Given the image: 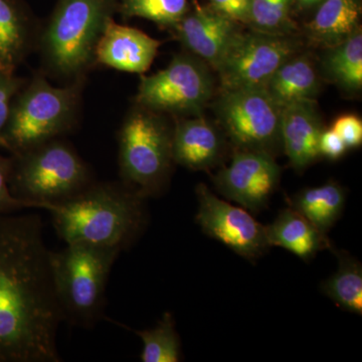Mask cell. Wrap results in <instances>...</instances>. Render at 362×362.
Segmentation results:
<instances>
[{"mask_svg": "<svg viewBox=\"0 0 362 362\" xmlns=\"http://www.w3.org/2000/svg\"><path fill=\"white\" fill-rule=\"evenodd\" d=\"M187 0H119L118 11L126 18H141L175 28L187 13Z\"/></svg>", "mask_w": 362, "mask_h": 362, "instance_id": "d4e9b609", "label": "cell"}, {"mask_svg": "<svg viewBox=\"0 0 362 362\" xmlns=\"http://www.w3.org/2000/svg\"><path fill=\"white\" fill-rule=\"evenodd\" d=\"M347 148L340 136L333 129L323 130L319 141V150L321 156L337 160L344 156Z\"/></svg>", "mask_w": 362, "mask_h": 362, "instance_id": "f546056e", "label": "cell"}, {"mask_svg": "<svg viewBox=\"0 0 362 362\" xmlns=\"http://www.w3.org/2000/svg\"><path fill=\"white\" fill-rule=\"evenodd\" d=\"M142 340V362H178L181 361V343L175 318L169 312L150 329L135 331Z\"/></svg>", "mask_w": 362, "mask_h": 362, "instance_id": "603a6c76", "label": "cell"}, {"mask_svg": "<svg viewBox=\"0 0 362 362\" xmlns=\"http://www.w3.org/2000/svg\"><path fill=\"white\" fill-rule=\"evenodd\" d=\"M249 21L259 32L278 35L288 28L295 0H249Z\"/></svg>", "mask_w": 362, "mask_h": 362, "instance_id": "484cf974", "label": "cell"}, {"mask_svg": "<svg viewBox=\"0 0 362 362\" xmlns=\"http://www.w3.org/2000/svg\"><path fill=\"white\" fill-rule=\"evenodd\" d=\"M221 149L220 135L204 118L176 120L173 134L175 163L194 170L207 169L218 160Z\"/></svg>", "mask_w": 362, "mask_h": 362, "instance_id": "e0dca14e", "label": "cell"}, {"mask_svg": "<svg viewBox=\"0 0 362 362\" xmlns=\"http://www.w3.org/2000/svg\"><path fill=\"white\" fill-rule=\"evenodd\" d=\"M326 70L349 89L362 86V33L361 28L335 45L326 58Z\"/></svg>", "mask_w": 362, "mask_h": 362, "instance_id": "cb8c5ba5", "label": "cell"}, {"mask_svg": "<svg viewBox=\"0 0 362 362\" xmlns=\"http://www.w3.org/2000/svg\"><path fill=\"white\" fill-rule=\"evenodd\" d=\"M281 168L272 154L259 150L240 149L230 165L214 178L216 190L228 201L258 213L268 206L277 189Z\"/></svg>", "mask_w": 362, "mask_h": 362, "instance_id": "7c38bea8", "label": "cell"}, {"mask_svg": "<svg viewBox=\"0 0 362 362\" xmlns=\"http://www.w3.org/2000/svg\"><path fill=\"white\" fill-rule=\"evenodd\" d=\"M322 132L312 100L289 105L281 110V143L295 169L302 170L321 156L319 141Z\"/></svg>", "mask_w": 362, "mask_h": 362, "instance_id": "2e32d148", "label": "cell"}, {"mask_svg": "<svg viewBox=\"0 0 362 362\" xmlns=\"http://www.w3.org/2000/svg\"><path fill=\"white\" fill-rule=\"evenodd\" d=\"M26 78L16 74H8L0 70V148L4 147V134L11 114L14 97L21 89Z\"/></svg>", "mask_w": 362, "mask_h": 362, "instance_id": "4316f807", "label": "cell"}, {"mask_svg": "<svg viewBox=\"0 0 362 362\" xmlns=\"http://www.w3.org/2000/svg\"><path fill=\"white\" fill-rule=\"evenodd\" d=\"M338 259L337 271L321 284V290L344 311L362 314V266L349 252L332 250Z\"/></svg>", "mask_w": 362, "mask_h": 362, "instance_id": "7402d4cb", "label": "cell"}, {"mask_svg": "<svg viewBox=\"0 0 362 362\" xmlns=\"http://www.w3.org/2000/svg\"><path fill=\"white\" fill-rule=\"evenodd\" d=\"M162 115L134 104L118 133L121 181L145 199L164 189L175 162L173 129Z\"/></svg>", "mask_w": 362, "mask_h": 362, "instance_id": "52a82bcc", "label": "cell"}, {"mask_svg": "<svg viewBox=\"0 0 362 362\" xmlns=\"http://www.w3.org/2000/svg\"><path fill=\"white\" fill-rule=\"evenodd\" d=\"M146 199L122 181L94 182L49 209L66 244L83 243L125 251L147 223Z\"/></svg>", "mask_w": 362, "mask_h": 362, "instance_id": "7a4b0ae2", "label": "cell"}, {"mask_svg": "<svg viewBox=\"0 0 362 362\" xmlns=\"http://www.w3.org/2000/svg\"><path fill=\"white\" fill-rule=\"evenodd\" d=\"M263 87L282 110L289 105L313 100L318 80L308 59L291 57L279 66Z\"/></svg>", "mask_w": 362, "mask_h": 362, "instance_id": "d6986e66", "label": "cell"}, {"mask_svg": "<svg viewBox=\"0 0 362 362\" xmlns=\"http://www.w3.org/2000/svg\"><path fill=\"white\" fill-rule=\"evenodd\" d=\"M295 49V42L280 35L237 30L216 70L225 90L263 87Z\"/></svg>", "mask_w": 362, "mask_h": 362, "instance_id": "9c48e42d", "label": "cell"}, {"mask_svg": "<svg viewBox=\"0 0 362 362\" xmlns=\"http://www.w3.org/2000/svg\"><path fill=\"white\" fill-rule=\"evenodd\" d=\"M119 0H58L40 25L37 51L40 71L62 85L87 80L96 66L95 52Z\"/></svg>", "mask_w": 362, "mask_h": 362, "instance_id": "3957f363", "label": "cell"}, {"mask_svg": "<svg viewBox=\"0 0 362 362\" xmlns=\"http://www.w3.org/2000/svg\"><path fill=\"white\" fill-rule=\"evenodd\" d=\"M345 199L346 194L341 185L329 181L320 187L305 188L298 192L290 202V206L321 233L327 235L341 216Z\"/></svg>", "mask_w": 362, "mask_h": 362, "instance_id": "ffe728a7", "label": "cell"}, {"mask_svg": "<svg viewBox=\"0 0 362 362\" xmlns=\"http://www.w3.org/2000/svg\"><path fill=\"white\" fill-rule=\"evenodd\" d=\"M40 25L23 0H0V70L16 74L37 51Z\"/></svg>", "mask_w": 362, "mask_h": 362, "instance_id": "5bb4252c", "label": "cell"}, {"mask_svg": "<svg viewBox=\"0 0 362 362\" xmlns=\"http://www.w3.org/2000/svg\"><path fill=\"white\" fill-rule=\"evenodd\" d=\"M195 192L199 202L197 223L209 237L250 261L259 258L270 247L266 226L246 209L220 199L202 183L197 185Z\"/></svg>", "mask_w": 362, "mask_h": 362, "instance_id": "8fae6325", "label": "cell"}, {"mask_svg": "<svg viewBox=\"0 0 362 362\" xmlns=\"http://www.w3.org/2000/svg\"><path fill=\"white\" fill-rule=\"evenodd\" d=\"M214 11H218L233 21H239V14L233 0H211Z\"/></svg>", "mask_w": 362, "mask_h": 362, "instance_id": "4dcf8cb0", "label": "cell"}, {"mask_svg": "<svg viewBox=\"0 0 362 362\" xmlns=\"http://www.w3.org/2000/svg\"><path fill=\"white\" fill-rule=\"evenodd\" d=\"M52 252L54 291L64 321L92 328L104 316L112 267L121 251L74 243Z\"/></svg>", "mask_w": 362, "mask_h": 362, "instance_id": "8992f818", "label": "cell"}, {"mask_svg": "<svg viewBox=\"0 0 362 362\" xmlns=\"http://www.w3.org/2000/svg\"><path fill=\"white\" fill-rule=\"evenodd\" d=\"M218 111L226 134L240 149L271 154L281 142V109L264 87L225 90Z\"/></svg>", "mask_w": 362, "mask_h": 362, "instance_id": "30bf717a", "label": "cell"}, {"mask_svg": "<svg viewBox=\"0 0 362 362\" xmlns=\"http://www.w3.org/2000/svg\"><path fill=\"white\" fill-rule=\"evenodd\" d=\"M298 4L302 7H310L321 4L323 0H297Z\"/></svg>", "mask_w": 362, "mask_h": 362, "instance_id": "d6a6232c", "label": "cell"}, {"mask_svg": "<svg viewBox=\"0 0 362 362\" xmlns=\"http://www.w3.org/2000/svg\"><path fill=\"white\" fill-rule=\"evenodd\" d=\"M233 1L239 14V21H249V0H233Z\"/></svg>", "mask_w": 362, "mask_h": 362, "instance_id": "1f68e13d", "label": "cell"}, {"mask_svg": "<svg viewBox=\"0 0 362 362\" xmlns=\"http://www.w3.org/2000/svg\"><path fill=\"white\" fill-rule=\"evenodd\" d=\"M213 84L202 62L177 54L163 70L141 76L135 104L158 113H199L211 96Z\"/></svg>", "mask_w": 362, "mask_h": 362, "instance_id": "ba28073f", "label": "cell"}, {"mask_svg": "<svg viewBox=\"0 0 362 362\" xmlns=\"http://www.w3.org/2000/svg\"><path fill=\"white\" fill-rule=\"evenodd\" d=\"M86 82L54 86L35 71L14 97L2 148L16 156L71 132L78 123Z\"/></svg>", "mask_w": 362, "mask_h": 362, "instance_id": "277c9868", "label": "cell"}, {"mask_svg": "<svg viewBox=\"0 0 362 362\" xmlns=\"http://www.w3.org/2000/svg\"><path fill=\"white\" fill-rule=\"evenodd\" d=\"M11 156H0V216L13 214L25 209H33L28 202L14 197L9 188Z\"/></svg>", "mask_w": 362, "mask_h": 362, "instance_id": "83f0119b", "label": "cell"}, {"mask_svg": "<svg viewBox=\"0 0 362 362\" xmlns=\"http://www.w3.org/2000/svg\"><path fill=\"white\" fill-rule=\"evenodd\" d=\"M160 45L142 30L111 18L97 45L96 65L143 75L153 63Z\"/></svg>", "mask_w": 362, "mask_h": 362, "instance_id": "4fadbf2b", "label": "cell"}, {"mask_svg": "<svg viewBox=\"0 0 362 362\" xmlns=\"http://www.w3.org/2000/svg\"><path fill=\"white\" fill-rule=\"evenodd\" d=\"M39 214L0 216V362H61L64 321Z\"/></svg>", "mask_w": 362, "mask_h": 362, "instance_id": "6da1fadb", "label": "cell"}, {"mask_svg": "<svg viewBox=\"0 0 362 362\" xmlns=\"http://www.w3.org/2000/svg\"><path fill=\"white\" fill-rule=\"evenodd\" d=\"M173 28L181 44L214 69L237 32L232 18L204 8L185 14Z\"/></svg>", "mask_w": 362, "mask_h": 362, "instance_id": "9a60e30c", "label": "cell"}, {"mask_svg": "<svg viewBox=\"0 0 362 362\" xmlns=\"http://www.w3.org/2000/svg\"><path fill=\"white\" fill-rule=\"evenodd\" d=\"M359 0H323L309 28L319 42L337 45L358 30Z\"/></svg>", "mask_w": 362, "mask_h": 362, "instance_id": "44dd1931", "label": "cell"}, {"mask_svg": "<svg viewBox=\"0 0 362 362\" xmlns=\"http://www.w3.org/2000/svg\"><path fill=\"white\" fill-rule=\"evenodd\" d=\"M266 235L269 247H283L305 262L332 247L327 235L291 206L281 211L273 223L266 226Z\"/></svg>", "mask_w": 362, "mask_h": 362, "instance_id": "ac0fdd59", "label": "cell"}, {"mask_svg": "<svg viewBox=\"0 0 362 362\" xmlns=\"http://www.w3.org/2000/svg\"><path fill=\"white\" fill-rule=\"evenodd\" d=\"M11 156V194L33 209L49 211L95 181L90 166L63 138Z\"/></svg>", "mask_w": 362, "mask_h": 362, "instance_id": "5b68a950", "label": "cell"}, {"mask_svg": "<svg viewBox=\"0 0 362 362\" xmlns=\"http://www.w3.org/2000/svg\"><path fill=\"white\" fill-rule=\"evenodd\" d=\"M332 129L340 136L347 148H357L362 143V122L354 115L341 116L333 125Z\"/></svg>", "mask_w": 362, "mask_h": 362, "instance_id": "f1b7e54d", "label": "cell"}]
</instances>
